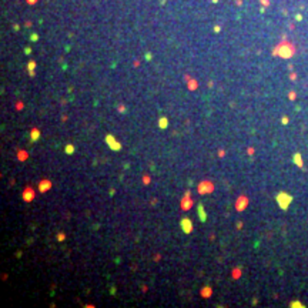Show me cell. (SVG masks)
<instances>
[{
	"label": "cell",
	"instance_id": "1",
	"mask_svg": "<svg viewBox=\"0 0 308 308\" xmlns=\"http://www.w3.org/2000/svg\"><path fill=\"white\" fill-rule=\"evenodd\" d=\"M106 141H107V146L110 147L111 150H114V151H119V150H121V144L114 138V136H111V134H108L107 137H106Z\"/></svg>",
	"mask_w": 308,
	"mask_h": 308
},
{
	"label": "cell",
	"instance_id": "2",
	"mask_svg": "<svg viewBox=\"0 0 308 308\" xmlns=\"http://www.w3.org/2000/svg\"><path fill=\"white\" fill-rule=\"evenodd\" d=\"M211 191H213V184L208 183V181H203L198 186V193L200 194H207V193H211Z\"/></svg>",
	"mask_w": 308,
	"mask_h": 308
},
{
	"label": "cell",
	"instance_id": "3",
	"mask_svg": "<svg viewBox=\"0 0 308 308\" xmlns=\"http://www.w3.org/2000/svg\"><path fill=\"white\" fill-rule=\"evenodd\" d=\"M180 224H181V228H183V231H184L186 234H190V233L193 231V223H191L188 218H183Z\"/></svg>",
	"mask_w": 308,
	"mask_h": 308
},
{
	"label": "cell",
	"instance_id": "4",
	"mask_svg": "<svg viewBox=\"0 0 308 308\" xmlns=\"http://www.w3.org/2000/svg\"><path fill=\"white\" fill-rule=\"evenodd\" d=\"M197 210H198V218H200V221H201V223H205V221H207V214H205V211H204L203 204H198Z\"/></svg>",
	"mask_w": 308,
	"mask_h": 308
},
{
	"label": "cell",
	"instance_id": "5",
	"mask_svg": "<svg viewBox=\"0 0 308 308\" xmlns=\"http://www.w3.org/2000/svg\"><path fill=\"white\" fill-rule=\"evenodd\" d=\"M50 187H51V183H50L49 180H41L40 183H39V191H47Z\"/></svg>",
	"mask_w": 308,
	"mask_h": 308
},
{
	"label": "cell",
	"instance_id": "6",
	"mask_svg": "<svg viewBox=\"0 0 308 308\" xmlns=\"http://www.w3.org/2000/svg\"><path fill=\"white\" fill-rule=\"evenodd\" d=\"M39 137H40V131H39L37 129H33L32 134H30V141H32V143H36V141L39 140Z\"/></svg>",
	"mask_w": 308,
	"mask_h": 308
},
{
	"label": "cell",
	"instance_id": "7",
	"mask_svg": "<svg viewBox=\"0 0 308 308\" xmlns=\"http://www.w3.org/2000/svg\"><path fill=\"white\" fill-rule=\"evenodd\" d=\"M33 191H32V188H30V187H27V188H26V191H25V194H23V198H25V201H30V200H32L33 198Z\"/></svg>",
	"mask_w": 308,
	"mask_h": 308
},
{
	"label": "cell",
	"instance_id": "8",
	"mask_svg": "<svg viewBox=\"0 0 308 308\" xmlns=\"http://www.w3.org/2000/svg\"><path fill=\"white\" fill-rule=\"evenodd\" d=\"M188 193H190V191H187V193H186V197H184V203H183V208H184V210H187V207H188V208L191 207V200H190V198L187 200V197H188Z\"/></svg>",
	"mask_w": 308,
	"mask_h": 308
},
{
	"label": "cell",
	"instance_id": "9",
	"mask_svg": "<svg viewBox=\"0 0 308 308\" xmlns=\"http://www.w3.org/2000/svg\"><path fill=\"white\" fill-rule=\"evenodd\" d=\"M243 205H247V198L241 197V198H240V201L237 203V205H235V207H237V210H241V208H243Z\"/></svg>",
	"mask_w": 308,
	"mask_h": 308
},
{
	"label": "cell",
	"instance_id": "10",
	"mask_svg": "<svg viewBox=\"0 0 308 308\" xmlns=\"http://www.w3.org/2000/svg\"><path fill=\"white\" fill-rule=\"evenodd\" d=\"M64 151H66V154H73L74 153V146H72V144H67V146L64 147Z\"/></svg>",
	"mask_w": 308,
	"mask_h": 308
},
{
	"label": "cell",
	"instance_id": "11",
	"mask_svg": "<svg viewBox=\"0 0 308 308\" xmlns=\"http://www.w3.org/2000/svg\"><path fill=\"white\" fill-rule=\"evenodd\" d=\"M158 126H160L161 129H166V127L168 126V121H167V119H164V117H163V119H160V123H158Z\"/></svg>",
	"mask_w": 308,
	"mask_h": 308
},
{
	"label": "cell",
	"instance_id": "12",
	"mask_svg": "<svg viewBox=\"0 0 308 308\" xmlns=\"http://www.w3.org/2000/svg\"><path fill=\"white\" fill-rule=\"evenodd\" d=\"M34 66H36V64H34V61H30V64L27 66V69H30V72H32L33 69H34Z\"/></svg>",
	"mask_w": 308,
	"mask_h": 308
},
{
	"label": "cell",
	"instance_id": "13",
	"mask_svg": "<svg viewBox=\"0 0 308 308\" xmlns=\"http://www.w3.org/2000/svg\"><path fill=\"white\" fill-rule=\"evenodd\" d=\"M59 240H60V241H61V240H64V234H63V235H61V234L59 235Z\"/></svg>",
	"mask_w": 308,
	"mask_h": 308
}]
</instances>
